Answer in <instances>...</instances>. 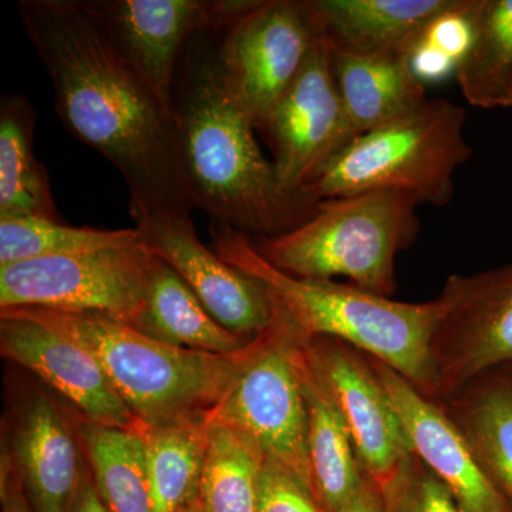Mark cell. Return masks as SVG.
Instances as JSON below:
<instances>
[{"instance_id":"cell-1","label":"cell","mask_w":512,"mask_h":512,"mask_svg":"<svg viewBox=\"0 0 512 512\" xmlns=\"http://www.w3.org/2000/svg\"><path fill=\"white\" fill-rule=\"evenodd\" d=\"M64 127L126 181L130 205L191 215L173 106L148 86L84 0H20Z\"/></svg>"},{"instance_id":"cell-2","label":"cell","mask_w":512,"mask_h":512,"mask_svg":"<svg viewBox=\"0 0 512 512\" xmlns=\"http://www.w3.org/2000/svg\"><path fill=\"white\" fill-rule=\"evenodd\" d=\"M221 26L191 40L175 77L173 113L188 192L214 222L251 239L278 237L308 221L318 201L286 192L262 154L254 123L218 64Z\"/></svg>"},{"instance_id":"cell-3","label":"cell","mask_w":512,"mask_h":512,"mask_svg":"<svg viewBox=\"0 0 512 512\" xmlns=\"http://www.w3.org/2000/svg\"><path fill=\"white\" fill-rule=\"evenodd\" d=\"M212 248L227 264L265 286L272 316L299 343L336 338L396 370L419 392L436 400L430 342L441 315L439 298L392 301L356 285L305 279L275 268L251 238L225 225L211 227Z\"/></svg>"},{"instance_id":"cell-4","label":"cell","mask_w":512,"mask_h":512,"mask_svg":"<svg viewBox=\"0 0 512 512\" xmlns=\"http://www.w3.org/2000/svg\"><path fill=\"white\" fill-rule=\"evenodd\" d=\"M6 311L43 323L89 350L128 410L146 426L207 416L227 393L251 346L237 355H214L167 345L99 313Z\"/></svg>"},{"instance_id":"cell-5","label":"cell","mask_w":512,"mask_h":512,"mask_svg":"<svg viewBox=\"0 0 512 512\" xmlns=\"http://www.w3.org/2000/svg\"><path fill=\"white\" fill-rule=\"evenodd\" d=\"M417 198L409 192L367 191L318 201L299 227L251 239L269 264L305 279L345 276L353 285L390 298L396 292V256L419 235Z\"/></svg>"},{"instance_id":"cell-6","label":"cell","mask_w":512,"mask_h":512,"mask_svg":"<svg viewBox=\"0 0 512 512\" xmlns=\"http://www.w3.org/2000/svg\"><path fill=\"white\" fill-rule=\"evenodd\" d=\"M464 127L463 107L427 99L409 116L356 137L302 194L320 201L394 190L444 207L453 200L454 175L471 157Z\"/></svg>"},{"instance_id":"cell-7","label":"cell","mask_w":512,"mask_h":512,"mask_svg":"<svg viewBox=\"0 0 512 512\" xmlns=\"http://www.w3.org/2000/svg\"><path fill=\"white\" fill-rule=\"evenodd\" d=\"M208 419L244 434L266 461L291 474L315 495L305 396L291 339L274 319L252 340L231 386Z\"/></svg>"},{"instance_id":"cell-8","label":"cell","mask_w":512,"mask_h":512,"mask_svg":"<svg viewBox=\"0 0 512 512\" xmlns=\"http://www.w3.org/2000/svg\"><path fill=\"white\" fill-rule=\"evenodd\" d=\"M156 261L137 244L0 266V309L99 313L134 326Z\"/></svg>"},{"instance_id":"cell-9","label":"cell","mask_w":512,"mask_h":512,"mask_svg":"<svg viewBox=\"0 0 512 512\" xmlns=\"http://www.w3.org/2000/svg\"><path fill=\"white\" fill-rule=\"evenodd\" d=\"M315 33L302 0H255L217 33L228 89L262 130L301 72Z\"/></svg>"},{"instance_id":"cell-10","label":"cell","mask_w":512,"mask_h":512,"mask_svg":"<svg viewBox=\"0 0 512 512\" xmlns=\"http://www.w3.org/2000/svg\"><path fill=\"white\" fill-rule=\"evenodd\" d=\"M430 342L436 400L494 367L512 365V264L448 276Z\"/></svg>"},{"instance_id":"cell-11","label":"cell","mask_w":512,"mask_h":512,"mask_svg":"<svg viewBox=\"0 0 512 512\" xmlns=\"http://www.w3.org/2000/svg\"><path fill=\"white\" fill-rule=\"evenodd\" d=\"M261 131L271 144L272 163L282 187L295 195H303L305 187L355 140L332 53L318 36L301 72Z\"/></svg>"},{"instance_id":"cell-12","label":"cell","mask_w":512,"mask_h":512,"mask_svg":"<svg viewBox=\"0 0 512 512\" xmlns=\"http://www.w3.org/2000/svg\"><path fill=\"white\" fill-rule=\"evenodd\" d=\"M302 348L348 426L363 474L382 490L414 451L370 356L328 336Z\"/></svg>"},{"instance_id":"cell-13","label":"cell","mask_w":512,"mask_h":512,"mask_svg":"<svg viewBox=\"0 0 512 512\" xmlns=\"http://www.w3.org/2000/svg\"><path fill=\"white\" fill-rule=\"evenodd\" d=\"M255 0H84L161 100L173 106L178 66L195 36L224 25Z\"/></svg>"},{"instance_id":"cell-14","label":"cell","mask_w":512,"mask_h":512,"mask_svg":"<svg viewBox=\"0 0 512 512\" xmlns=\"http://www.w3.org/2000/svg\"><path fill=\"white\" fill-rule=\"evenodd\" d=\"M141 244L170 266L222 326L241 338H258L271 325L265 286L205 247L191 215L160 214L130 205Z\"/></svg>"},{"instance_id":"cell-15","label":"cell","mask_w":512,"mask_h":512,"mask_svg":"<svg viewBox=\"0 0 512 512\" xmlns=\"http://www.w3.org/2000/svg\"><path fill=\"white\" fill-rule=\"evenodd\" d=\"M0 353L69 400L82 419L119 429L136 427V417L114 390L96 357L69 336L3 309Z\"/></svg>"},{"instance_id":"cell-16","label":"cell","mask_w":512,"mask_h":512,"mask_svg":"<svg viewBox=\"0 0 512 512\" xmlns=\"http://www.w3.org/2000/svg\"><path fill=\"white\" fill-rule=\"evenodd\" d=\"M370 356V355H369ZM402 420L414 454L447 488L461 512H512V505L485 474L473 448L437 400L370 356Z\"/></svg>"},{"instance_id":"cell-17","label":"cell","mask_w":512,"mask_h":512,"mask_svg":"<svg viewBox=\"0 0 512 512\" xmlns=\"http://www.w3.org/2000/svg\"><path fill=\"white\" fill-rule=\"evenodd\" d=\"M313 33L332 53H406L458 0H302Z\"/></svg>"},{"instance_id":"cell-18","label":"cell","mask_w":512,"mask_h":512,"mask_svg":"<svg viewBox=\"0 0 512 512\" xmlns=\"http://www.w3.org/2000/svg\"><path fill=\"white\" fill-rule=\"evenodd\" d=\"M77 439L49 397L36 394L23 407L6 453L32 512H69L86 467Z\"/></svg>"},{"instance_id":"cell-19","label":"cell","mask_w":512,"mask_h":512,"mask_svg":"<svg viewBox=\"0 0 512 512\" xmlns=\"http://www.w3.org/2000/svg\"><path fill=\"white\" fill-rule=\"evenodd\" d=\"M289 339L308 409L309 463L315 497L328 512H346L365 487L367 478L338 406L313 372L302 343L291 336Z\"/></svg>"},{"instance_id":"cell-20","label":"cell","mask_w":512,"mask_h":512,"mask_svg":"<svg viewBox=\"0 0 512 512\" xmlns=\"http://www.w3.org/2000/svg\"><path fill=\"white\" fill-rule=\"evenodd\" d=\"M332 62L355 137L403 119L427 101L426 87L406 53H332Z\"/></svg>"},{"instance_id":"cell-21","label":"cell","mask_w":512,"mask_h":512,"mask_svg":"<svg viewBox=\"0 0 512 512\" xmlns=\"http://www.w3.org/2000/svg\"><path fill=\"white\" fill-rule=\"evenodd\" d=\"M440 403L512 505V365L487 370Z\"/></svg>"},{"instance_id":"cell-22","label":"cell","mask_w":512,"mask_h":512,"mask_svg":"<svg viewBox=\"0 0 512 512\" xmlns=\"http://www.w3.org/2000/svg\"><path fill=\"white\" fill-rule=\"evenodd\" d=\"M133 328L167 345L214 355H237L254 340L222 326L177 272L158 258Z\"/></svg>"},{"instance_id":"cell-23","label":"cell","mask_w":512,"mask_h":512,"mask_svg":"<svg viewBox=\"0 0 512 512\" xmlns=\"http://www.w3.org/2000/svg\"><path fill=\"white\" fill-rule=\"evenodd\" d=\"M36 114L23 96L0 100V218L60 220L46 168L35 157Z\"/></svg>"},{"instance_id":"cell-24","label":"cell","mask_w":512,"mask_h":512,"mask_svg":"<svg viewBox=\"0 0 512 512\" xmlns=\"http://www.w3.org/2000/svg\"><path fill=\"white\" fill-rule=\"evenodd\" d=\"M146 450L153 512H183L197 503L207 447V416L164 426L137 423Z\"/></svg>"},{"instance_id":"cell-25","label":"cell","mask_w":512,"mask_h":512,"mask_svg":"<svg viewBox=\"0 0 512 512\" xmlns=\"http://www.w3.org/2000/svg\"><path fill=\"white\" fill-rule=\"evenodd\" d=\"M456 77L471 106L512 107V0H477L473 36Z\"/></svg>"},{"instance_id":"cell-26","label":"cell","mask_w":512,"mask_h":512,"mask_svg":"<svg viewBox=\"0 0 512 512\" xmlns=\"http://www.w3.org/2000/svg\"><path fill=\"white\" fill-rule=\"evenodd\" d=\"M77 434L107 511L153 512L146 450L137 427L119 429L82 419Z\"/></svg>"},{"instance_id":"cell-27","label":"cell","mask_w":512,"mask_h":512,"mask_svg":"<svg viewBox=\"0 0 512 512\" xmlns=\"http://www.w3.org/2000/svg\"><path fill=\"white\" fill-rule=\"evenodd\" d=\"M264 454L239 431L208 419L197 504L201 512H256Z\"/></svg>"},{"instance_id":"cell-28","label":"cell","mask_w":512,"mask_h":512,"mask_svg":"<svg viewBox=\"0 0 512 512\" xmlns=\"http://www.w3.org/2000/svg\"><path fill=\"white\" fill-rule=\"evenodd\" d=\"M141 244L136 228L72 227L40 217L0 218V266Z\"/></svg>"},{"instance_id":"cell-29","label":"cell","mask_w":512,"mask_h":512,"mask_svg":"<svg viewBox=\"0 0 512 512\" xmlns=\"http://www.w3.org/2000/svg\"><path fill=\"white\" fill-rule=\"evenodd\" d=\"M379 493L382 512H461L447 488L416 454Z\"/></svg>"},{"instance_id":"cell-30","label":"cell","mask_w":512,"mask_h":512,"mask_svg":"<svg viewBox=\"0 0 512 512\" xmlns=\"http://www.w3.org/2000/svg\"><path fill=\"white\" fill-rule=\"evenodd\" d=\"M256 512H328L291 474L265 460L259 478Z\"/></svg>"},{"instance_id":"cell-31","label":"cell","mask_w":512,"mask_h":512,"mask_svg":"<svg viewBox=\"0 0 512 512\" xmlns=\"http://www.w3.org/2000/svg\"><path fill=\"white\" fill-rule=\"evenodd\" d=\"M412 67L414 73L424 83V80L444 79L451 72L456 74L457 63L436 47L421 42L419 47L414 50Z\"/></svg>"},{"instance_id":"cell-32","label":"cell","mask_w":512,"mask_h":512,"mask_svg":"<svg viewBox=\"0 0 512 512\" xmlns=\"http://www.w3.org/2000/svg\"><path fill=\"white\" fill-rule=\"evenodd\" d=\"M3 512H32L22 481L12 466L8 453L2 456V476H0Z\"/></svg>"},{"instance_id":"cell-33","label":"cell","mask_w":512,"mask_h":512,"mask_svg":"<svg viewBox=\"0 0 512 512\" xmlns=\"http://www.w3.org/2000/svg\"><path fill=\"white\" fill-rule=\"evenodd\" d=\"M69 512H109L101 501L90 467H84L82 480L74 494Z\"/></svg>"},{"instance_id":"cell-34","label":"cell","mask_w":512,"mask_h":512,"mask_svg":"<svg viewBox=\"0 0 512 512\" xmlns=\"http://www.w3.org/2000/svg\"><path fill=\"white\" fill-rule=\"evenodd\" d=\"M346 512H382V498H380L379 490L369 480H366L365 487Z\"/></svg>"},{"instance_id":"cell-35","label":"cell","mask_w":512,"mask_h":512,"mask_svg":"<svg viewBox=\"0 0 512 512\" xmlns=\"http://www.w3.org/2000/svg\"><path fill=\"white\" fill-rule=\"evenodd\" d=\"M183 512H201L200 507H198V504H192L190 507L185 508Z\"/></svg>"}]
</instances>
